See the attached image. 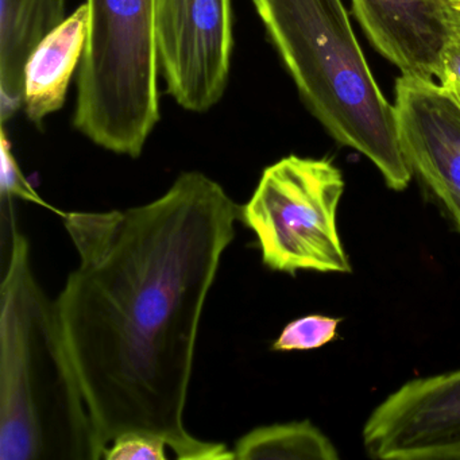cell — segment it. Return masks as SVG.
<instances>
[{"mask_svg":"<svg viewBox=\"0 0 460 460\" xmlns=\"http://www.w3.org/2000/svg\"><path fill=\"white\" fill-rule=\"evenodd\" d=\"M88 31L87 4L66 18L29 58L23 107L26 117L42 130L49 115L66 103L69 83L82 63Z\"/></svg>","mask_w":460,"mask_h":460,"instance_id":"cell-11","label":"cell"},{"mask_svg":"<svg viewBox=\"0 0 460 460\" xmlns=\"http://www.w3.org/2000/svg\"><path fill=\"white\" fill-rule=\"evenodd\" d=\"M339 317L309 314L293 320L273 341L274 351H309L331 343L338 335Z\"/></svg>","mask_w":460,"mask_h":460,"instance_id":"cell-13","label":"cell"},{"mask_svg":"<svg viewBox=\"0 0 460 460\" xmlns=\"http://www.w3.org/2000/svg\"><path fill=\"white\" fill-rule=\"evenodd\" d=\"M306 109L341 146L365 155L390 190L411 172L394 104L382 93L343 0H252Z\"/></svg>","mask_w":460,"mask_h":460,"instance_id":"cell-3","label":"cell"},{"mask_svg":"<svg viewBox=\"0 0 460 460\" xmlns=\"http://www.w3.org/2000/svg\"><path fill=\"white\" fill-rule=\"evenodd\" d=\"M443 74H451L460 82V33L457 31H455L444 55Z\"/></svg>","mask_w":460,"mask_h":460,"instance_id":"cell-16","label":"cell"},{"mask_svg":"<svg viewBox=\"0 0 460 460\" xmlns=\"http://www.w3.org/2000/svg\"><path fill=\"white\" fill-rule=\"evenodd\" d=\"M166 441L153 433L131 430L118 436L104 454L106 460H165Z\"/></svg>","mask_w":460,"mask_h":460,"instance_id":"cell-14","label":"cell"},{"mask_svg":"<svg viewBox=\"0 0 460 460\" xmlns=\"http://www.w3.org/2000/svg\"><path fill=\"white\" fill-rule=\"evenodd\" d=\"M443 206L446 207L449 217H452V220H454L455 225H456V227L459 228L460 231V199H454V200L447 201Z\"/></svg>","mask_w":460,"mask_h":460,"instance_id":"cell-18","label":"cell"},{"mask_svg":"<svg viewBox=\"0 0 460 460\" xmlns=\"http://www.w3.org/2000/svg\"><path fill=\"white\" fill-rule=\"evenodd\" d=\"M362 440L376 459H460V368L405 382L371 411Z\"/></svg>","mask_w":460,"mask_h":460,"instance_id":"cell-7","label":"cell"},{"mask_svg":"<svg viewBox=\"0 0 460 460\" xmlns=\"http://www.w3.org/2000/svg\"><path fill=\"white\" fill-rule=\"evenodd\" d=\"M449 13H451L452 25L456 31H460V0H447Z\"/></svg>","mask_w":460,"mask_h":460,"instance_id":"cell-19","label":"cell"},{"mask_svg":"<svg viewBox=\"0 0 460 460\" xmlns=\"http://www.w3.org/2000/svg\"><path fill=\"white\" fill-rule=\"evenodd\" d=\"M238 219L241 207L196 171L144 206L64 215L80 262L56 305L104 451L139 430L180 460L235 459L193 438L184 411L201 314Z\"/></svg>","mask_w":460,"mask_h":460,"instance_id":"cell-1","label":"cell"},{"mask_svg":"<svg viewBox=\"0 0 460 460\" xmlns=\"http://www.w3.org/2000/svg\"><path fill=\"white\" fill-rule=\"evenodd\" d=\"M155 44L169 95L187 111H209L230 77L233 0H155Z\"/></svg>","mask_w":460,"mask_h":460,"instance_id":"cell-6","label":"cell"},{"mask_svg":"<svg viewBox=\"0 0 460 460\" xmlns=\"http://www.w3.org/2000/svg\"><path fill=\"white\" fill-rule=\"evenodd\" d=\"M239 460H338L332 441L308 420L266 425L242 436L234 447Z\"/></svg>","mask_w":460,"mask_h":460,"instance_id":"cell-12","label":"cell"},{"mask_svg":"<svg viewBox=\"0 0 460 460\" xmlns=\"http://www.w3.org/2000/svg\"><path fill=\"white\" fill-rule=\"evenodd\" d=\"M457 33H460V31H457Z\"/></svg>","mask_w":460,"mask_h":460,"instance_id":"cell-20","label":"cell"},{"mask_svg":"<svg viewBox=\"0 0 460 460\" xmlns=\"http://www.w3.org/2000/svg\"><path fill=\"white\" fill-rule=\"evenodd\" d=\"M0 288V460L104 459L56 300L18 230Z\"/></svg>","mask_w":460,"mask_h":460,"instance_id":"cell-2","label":"cell"},{"mask_svg":"<svg viewBox=\"0 0 460 460\" xmlns=\"http://www.w3.org/2000/svg\"><path fill=\"white\" fill-rule=\"evenodd\" d=\"M352 12L376 52L401 75L441 76L455 34L447 0H352Z\"/></svg>","mask_w":460,"mask_h":460,"instance_id":"cell-9","label":"cell"},{"mask_svg":"<svg viewBox=\"0 0 460 460\" xmlns=\"http://www.w3.org/2000/svg\"><path fill=\"white\" fill-rule=\"evenodd\" d=\"M395 120L403 155L441 201L460 199V104L444 85L401 75Z\"/></svg>","mask_w":460,"mask_h":460,"instance_id":"cell-8","label":"cell"},{"mask_svg":"<svg viewBox=\"0 0 460 460\" xmlns=\"http://www.w3.org/2000/svg\"><path fill=\"white\" fill-rule=\"evenodd\" d=\"M2 193L10 196L17 195L28 200L39 201L33 190L28 187L23 177L18 171L17 163L10 152V145L6 136L2 133Z\"/></svg>","mask_w":460,"mask_h":460,"instance_id":"cell-15","label":"cell"},{"mask_svg":"<svg viewBox=\"0 0 460 460\" xmlns=\"http://www.w3.org/2000/svg\"><path fill=\"white\" fill-rule=\"evenodd\" d=\"M440 84L444 85L449 91L452 96L456 99L457 103L460 104V82L456 77L452 76L451 74H443L440 76Z\"/></svg>","mask_w":460,"mask_h":460,"instance_id":"cell-17","label":"cell"},{"mask_svg":"<svg viewBox=\"0 0 460 460\" xmlns=\"http://www.w3.org/2000/svg\"><path fill=\"white\" fill-rule=\"evenodd\" d=\"M74 126L96 146L141 157L160 122L155 0H87Z\"/></svg>","mask_w":460,"mask_h":460,"instance_id":"cell-4","label":"cell"},{"mask_svg":"<svg viewBox=\"0 0 460 460\" xmlns=\"http://www.w3.org/2000/svg\"><path fill=\"white\" fill-rule=\"evenodd\" d=\"M66 0H0V114L23 106L25 71L40 44L66 21Z\"/></svg>","mask_w":460,"mask_h":460,"instance_id":"cell-10","label":"cell"},{"mask_svg":"<svg viewBox=\"0 0 460 460\" xmlns=\"http://www.w3.org/2000/svg\"><path fill=\"white\" fill-rule=\"evenodd\" d=\"M344 192L341 169L325 158L288 155L268 166L241 220L257 236L266 268L351 273L336 225Z\"/></svg>","mask_w":460,"mask_h":460,"instance_id":"cell-5","label":"cell"}]
</instances>
